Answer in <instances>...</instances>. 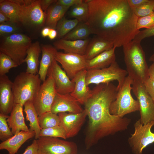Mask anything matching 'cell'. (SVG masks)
<instances>
[{"mask_svg":"<svg viewBox=\"0 0 154 154\" xmlns=\"http://www.w3.org/2000/svg\"><path fill=\"white\" fill-rule=\"evenodd\" d=\"M58 114L60 120L59 125L64 129L66 138L73 137L78 134L87 116L84 109L79 113L60 112Z\"/></svg>","mask_w":154,"mask_h":154,"instance_id":"cell-14","label":"cell"},{"mask_svg":"<svg viewBox=\"0 0 154 154\" xmlns=\"http://www.w3.org/2000/svg\"><path fill=\"white\" fill-rule=\"evenodd\" d=\"M41 81L38 74L21 72L13 82L12 91L15 104L24 106L29 100L33 101L41 85Z\"/></svg>","mask_w":154,"mask_h":154,"instance_id":"cell-4","label":"cell"},{"mask_svg":"<svg viewBox=\"0 0 154 154\" xmlns=\"http://www.w3.org/2000/svg\"><path fill=\"white\" fill-rule=\"evenodd\" d=\"M79 23L76 19H68L64 17L58 22L56 29L57 37L62 38L71 31Z\"/></svg>","mask_w":154,"mask_h":154,"instance_id":"cell-30","label":"cell"},{"mask_svg":"<svg viewBox=\"0 0 154 154\" xmlns=\"http://www.w3.org/2000/svg\"><path fill=\"white\" fill-rule=\"evenodd\" d=\"M12 84L6 74L0 76V112L7 115L11 113L15 104Z\"/></svg>","mask_w":154,"mask_h":154,"instance_id":"cell-17","label":"cell"},{"mask_svg":"<svg viewBox=\"0 0 154 154\" xmlns=\"http://www.w3.org/2000/svg\"><path fill=\"white\" fill-rule=\"evenodd\" d=\"M92 34L90 30L85 23H79L69 33L62 38L69 40H77L88 39Z\"/></svg>","mask_w":154,"mask_h":154,"instance_id":"cell-28","label":"cell"},{"mask_svg":"<svg viewBox=\"0 0 154 154\" xmlns=\"http://www.w3.org/2000/svg\"><path fill=\"white\" fill-rule=\"evenodd\" d=\"M154 0L149 1L136 7L131 8L135 15L138 18L148 15L154 12Z\"/></svg>","mask_w":154,"mask_h":154,"instance_id":"cell-35","label":"cell"},{"mask_svg":"<svg viewBox=\"0 0 154 154\" xmlns=\"http://www.w3.org/2000/svg\"><path fill=\"white\" fill-rule=\"evenodd\" d=\"M16 24L11 22L0 24V36L4 37L17 33L19 28Z\"/></svg>","mask_w":154,"mask_h":154,"instance_id":"cell-37","label":"cell"},{"mask_svg":"<svg viewBox=\"0 0 154 154\" xmlns=\"http://www.w3.org/2000/svg\"><path fill=\"white\" fill-rule=\"evenodd\" d=\"M90 41L88 38L77 40L61 38L54 42L53 45L56 49L63 50L65 53L84 55Z\"/></svg>","mask_w":154,"mask_h":154,"instance_id":"cell-20","label":"cell"},{"mask_svg":"<svg viewBox=\"0 0 154 154\" xmlns=\"http://www.w3.org/2000/svg\"><path fill=\"white\" fill-rule=\"evenodd\" d=\"M42 55L40 62L38 74L43 82L46 79L48 70L58 52L54 46L45 45L41 47Z\"/></svg>","mask_w":154,"mask_h":154,"instance_id":"cell-23","label":"cell"},{"mask_svg":"<svg viewBox=\"0 0 154 154\" xmlns=\"http://www.w3.org/2000/svg\"><path fill=\"white\" fill-rule=\"evenodd\" d=\"M24 111L26 116V119L29 121V130L35 133V138L37 139L42 129L39 124L38 115L35 109L32 101L29 100L24 104Z\"/></svg>","mask_w":154,"mask_h":154,"instance_id":"cell-27","label":"cell"},{"mask_svg":"<svg viewBox=\"0 0 154 154\" xmlns=\"http://www.w3.org/2000/svg\"><path fill=\"white\" fill-rule=\"evenodd\" d=\"M22 105L15 104L7 119L9 127L14 135L21 131H29V129L25 124L23 112Z\"/></svg>","mask_w":154,"mask_h":154,"instance_id":"cell-21","label":"cell"},{"mask_svg":"<svg viewBox=\"0 0 154 154\" xmlns=\"http://www.w3.org/2000/svg\"><path fill=\"white\" fill-rule=\"evenodd\" d=\"M113 47L110 42L96 36L90 41L84 55L87 60L91 59Z\"/></svg>","mask_w":154,"mask_h":154,"instance_id":"cell-25","label":"cell"},{"mask_svg":"<svg viewBox=\"0 0 154 154\" xmlns=\"http://www.w3.org/2000/svg\"><path fill=\"white\" fill-rule=\"evenodd\" d=\"M150 0H127L131 8L136 7L143 5L149 1Z\"/></svg>","mask_w":154,"mask_h":154,"instance_id":"cell-42","label":"cell"},{"mask_svg":"<svg viewBox=\"0 0 154 154\" xmlns=\"http://www.w3.org/2000/svg\"><path fill=\"white\" fill-rule=\"evenodd\" d=\"M133 82V80L127 76L117 89L116 98L110 106L111 114L122 118L126 114L139 111L138 102L134 99L131 94Z\"/></svg>","mask_w":154,"mask_h":154,"instance_id":"cell-5","label":"cell"},{"mask_svg":"<svg viewBox=\"0 0 154 154\" xmlns=\"http://www.w3.org/2000/svg\"><path fill=\"white\" fill-rule=\"evenodd\" d=\"M127 74L126 70L120 68L115 61L107 68L87 70L86 82L88 86L91 84L97 85L117 80V89L122 85Z\"/></svg>","mask_w":154,"mask_h":154,"instance_id":"cell-7","label":"cell"},{"mask_svg":"<svg viewBox=\"0 0 154 154\" xmlns=\"http://www.w3.org/2000/svg\"><path fill=\"white\" fill-rule=\"evenodd\" d=\"M35 136L34 131H21L0 144V149L6 150L8 154H15L21 146L28 139Z\"/></svg>","mask_w":154,"mask_h":154,"instance_id":"cell-19","label":"cell"},{"mask_svg":"<svg viewBox=\"0 0 154 154\" xmlns=\"http://www.w3.org/2000/svg\"><path fill=\"white\" fill-rule=\"evenodd\" d=\"M45 136L60 137L64 139L67 138L64 129L60 125L42 129L40 134L39 137Z\"/></svg>","mask_w":154,"mask_h":154,"instance_id":"cell-33","label":"cell"},{"mask_svg":"<svg viewBox=\"0 0 154 154\" xmlns=\"http://www.w3.org/2000/svg\"></svg>","mask_w":154,"mask_h":154,"instance_id":"cell-50","label":"cell"},{"mask_svg":"<svg viewBox=\"0 0 154 154\" xmlns=\"http://www.w3.org/2000/svg\"><path fill=\"white\" fill-rule=\"evenodd\" d=\"M87 71L86 70L81 71L71 80L74 83L75 86L70 94L81 104H84L92 94V90L87 85L86 82Z\"/></svg>","mask_w":154,"mask_h":154,"instance_id":"cell-18","label":"cell"},{"mask_svg":"<svg viewBox=\"0 0 154 154\" xmlns=\"http://www.w3.org/2000/svg\"><path fill=\"white\" fill-rule=\"evenodd\" d=\"M55 59L71 80L79 72L86 70L87 60L84 55L57 52Z\"/></svg>","mask_w":154,"mask_h":154,"instance_id":"cell-12","label":"cell"},{"mask_svg":"<svg viewBox=\"0 0 154 154\" xmlns=\"http://www.w3.org/2000/svg\"><path fill=\"white\" fill-rule=\"evenodd\" d=\"M22 154H38V147L36 139L34 140L32 144L27 148Z\"/></svg>","mask_w":154,"mask_h":154,"instance_id":"cell-41","label":"cell"},{"mask_svg":"<svg viewBox=\"0 0 154 154\" xmlns=\"http://www.w3.org/2000/svg\"><path fill=\"white\" fill-rule=\"evenodd\" d=\"M154 121L143 124L140 119L134 124L135 131L128 138V141L134 154H142L143 150L154 142V133L151 131Z\"/></svg>","mask_w":154,"mask_h":154,"instance_id":"cell-11","label":"cell"},{"mask_svg":"<svg viewBox=\"0 0 154 154\" xmlns=\"http://www.w3.org/2000/svg\"><path fill=\"white\" fill-rule=\"evenodd\" d=\"M149 60L150 61L154 62V52L149 58Z\"/></svg>","mask_w":154,"mask_h":154,"instance_id":"cell-48","label":"cell"},{"mask_svg":"<svg viewBox=\"0 0 154 154\" xmlns=\"http://www.w3.org/2000/svg\"><path fill=\"white\" fill-rule=\"evenodd\" d=\"M149 78L154 80V62L149 67Z\"/></svg>","mask_w":154,"mask_h":154,"instance_id":"cell-46","label":"cell"},{"mask_svg":"<svg viewBox=\"0 0 154 154\" xmlns=\"http://www.w3.org/2000/svg\"><path fill=\"white\" fill-rule=\"evenodd\" d=\"M50 29V28L47 27L44 28L42 29L41 32V34L42 36L43 37H45L47 36H48Z\"/></svg>","mask_w":154,"mask_h":154,"instance_id":"cell-47","label":"cell"},{"mask_svg":"<svg viewBox=\"0 0 154 154\" xmlns=\"http://www.w3.org/2000/svg\"><path fill=\"white\" fill-rule=\"evenodd\" d=\"M0 11L12 23L26 25L27 22L26 0H1Z\"/></svg>","mask_w":154,"mask_h":154,"instance_id":"cell-13","label":"cell"},{"mask_svg":"<svg viewBox=\"0 0 154 154\" xmlns=\"http://www.w3.org/2000/svg\"><path fill=\"white\" fill-rule=\"evenodd\" d=\"M38 118L39 125L42 129L60 125L58 116L51 112H47L39 115Z\"/></svg>","mask_w":154,"mask_h":154,"instance_id":"cell-31","label":"cell"},{"mask_svg":"<svg viewBox=\"0 0 154 154\" xmlns=\"http://www.w3.org/2000/svg\"><path fill=\"white\" fill-rule=\"evenodd\" d=\"M117 86L111 82L96 85L85 103L84 110L89 121L85 139L88 149L101 139L126 129L131 119L111 114L110 106L116 99Z\"/></svg>","mask_w":154,"mask_h":154,"instance_id":"cell-2","label":"cell"},{"mask_svg":"<svg viewBox=\"0 0 154 154\" xmlns=\"http://www.w3.org/2000/svg\"><path fill=\"white\" fill-rule=\"evenodd\" d=\"M136 27L139 30L142 28L151 29L154 27V11L152 13L145 16L138 18Z\"/></svg>","mask_w":154,"mask_h":154,"instance_id":"cell-36","label":"cell"},{"mask_svg":"<svg viewBox=\"0 0 154 154\" xmlns=\"http://www.w3.org/2000/svg\"><path fill=\"white\" fill-rule=\"evenodd\" d=\"M41 84L36 96L32 101L39 116L44 113L51 112V107L57 92L54 82L51 74Z\"/></svg>","mask_w":154,"mask_h":154,"instance_id":"cell-10","label":"cell"},{"mask_svg":"<svg viewBox=\"0 0 154 154\" xmlns=\"http://www.w3.org/2000/svg\"><path fill=\"white\" fill-rule=\"evenodd\" d=\"M41 52V48L38 42L32 43L27 51V55L24 60V62H26L27 65V72L35 74H38L39 57Z\"/></svg>","mask_w":154,"mask_h":154,"instance_id":"cell-24","label":"cell"},{"mask_svg":"<svg viewBox=\"0 0 154 154\" xmlns=\"http://www.w3.org/2000/svg\"><path fill=\"white\" fill-rule=\"evenodd\" d=\"M80 104L70 93L61 94L57 92L51 107L50 111L56 114L66 112L79 113L84 110Z\"/></svg>","mask_w":154,"mask_h":154,"instance_id":"cell-16","label":"cell"},{"mask_svg":"<svg viewBox=\"0 0 154 154\" xmlns=\"http://www.w3.org/2000/svg\"><path fill=\"white\" fill-rule=\"evenodd\" d=\"M18 66L9 56L0 52V76L6 74L11 68Z\"/></svg>","mask_w":154,"mask_h":154,"instance_id":"cell-32","label":"cell"},{"mask_svg":"<svg viewBox=\"0 0 154 154\" xmlns=\"http://www.w3.org/2000/svg\"><path fill=\"white\" fill-rule=\"evenodd\" d=\"M83 0H58L55 3L57 5L70 8L76 5L82 3Z\"/></svg>","mask_w":154,"mask_h":154,"instance_id":"cell-39","label":"cell"},{"mask_svg":"<svg viewBox=\"0 0 154 154\" xmlns=\"http://www.w3.org/2000/svg\"><path fill=\"white\" fill-rule=\"evenodd\" d=\"M71 17L77 20L79 23H86L89 15V7L88 3L84 1L72 7L69 12Z\"/></svg>","mask_w":154,"mask_h":154,"instance_id":"cell-29","label":"cell"},{"mask_svg":"<svg viewBox=\"0 0 154 154\" xmlns=\"http://www.w3.org/2000/svg\"><path fill=\"white\" fill-rule=\"evenodd\" d=\"M116 48L114 47L91 59L87 60L86 70L101 69L109 67L116 61Z\"/></svg>","mask_w":154,"mask_h":154,"instance_id":"cell-22","label":"cell"},{"mask_svg":"<svg viewBox=\"0 0 154 154\" xmlns=\"http://www.w3.org/2000/svg\"><path fill=\"white\" fill-rule=\"evenodd\" d=\"M52 76L57 92L61 94L71 93L73 91L75 84L69 78L54 59L50 67L47 74Z\"/></svg>","mask_w":154,"mask_h":154,"instance_id":"cell-15","label":"cell"},{"mask_svg":"<svg viewBox=\"0 0 154 154\" xmlns=\"http://www.w3.org/2000/svg\"><path fill=\"white\" fill-rule=\"evenodd\" d=\"M8 22H11L8 17L4 13L0 11V24Z\"/></svg>","mask_w":154,"mask_h":154,"instance_id":"cell-44","label":"cell"},{"mask_svg":"<svg viewBox=\"0 0 154 154\" xmlns=\"http://www.w3.org/2000/svg\"><path fill=\"white\" fill-rule=\"evenodd\" d=\"M154 36V27L139 31L133 40L140 42L143 39Z\"/></svg>","mask_w":154,"mask_h":154,"instance_id":"cell-38","label":"cell"},{"mask_svg":"<svg viewBox=\"0 0 154 154\" xmlns=\"http://www.w3.org/2000/svg\"><path fill=\"white\" fill-rule=\"evenodd\" d=\"M57 33L56 29H50L48 37L50 40H53L57 37Z\"/></svg>","mask_w":154,"mask_h":154,"instance_id":"cell-45","label":"cell"},{"mask_svg":"<svg viewBox=\"0 0 154 154\" xmlns=\"http://www.w3.org/2000/svg\"><path fill=\"white\" fill-rule=\"evenodd\" d=\"M140 43L133 40L122 46L128 76L144 83L149 78V67Z\"/></svg>","mask_w":154,"mask_h":154,"instance_id":"cell-3","label":"cell"},{"mask_svg":"<svg viewBox=\"0 0 154 154\" xmlns=\"http://www.w3.org/2000/svg\"><path fill=\"white\" fill-rule=\"evenodd\" d=\"M9 116L0 113V139L4 141L14 135L7 121Z\"/></svg>","mask_w":154,"mask_h":154,"instance_id":"cell-34","label":"cell"},{"mask_svg":"<svg viewBox=\"0 0 154 154\" xmlns=\"http://www.w3.org/2000/svg\"><path fill=\"white\" fill-rule=\"evenodd\" d=\"M144 84L147 91L154 100V80L149 78Z\"/></svg>","mask_w":154,"mask_h":154,"instance_id":"cell-40","label":"cell"},{"mask_svg":"<svg viewBox=\"0 0 154 154\" xmlns=\"http://www.w3.org/2000/svg\"><path fill=\"white\" fill-rule=\"evenodd\" d=\"M153 11H154V9H153Z\"/></svg>","mask_w":154,"mask_h":154,"instance_id":"cell-49","label":"cell"},{"mask_svg":"<svg viewBox=\"0 0 154 154\" xmlns=\"http://www.w3.org/2000/svg\"><path fill=\"white\" fill-rule=\"evenodd\" d=\"M132 86L139 103L141 123L144 125L154 121V100L147 91L144 83L133 80Z\"/></svg>","mask_w":154,"mask_h":154,"instance_id":"cell-9","label":"cell"},{"mask_svg":"<svg viewBox=\"0 0 154 154\" xmlns=\"http://www.w3.org/2000/svg\"><path fill=\"white\" fill-rule=\"evenodd\" d=\"M38 154H77V146L74 142L57 137H41L37 139Z\"/></svg>","mask_w":154,"mask_h":154,"instance_id":"cell-8","label":"cell"},{"mask_svg":"<svg viewBox=\"0 0 154 154\" xmlns=\"http://www.w3.org/2000/svg\"><path fill=\"white\" fill-rule=\"evenodd\" d=\"M89 15L86 23L92 34L112 43L116 48L133 40L139 31L138 17L127 0H86Z\"/></svg>","mask_w":154,"mask_h":154,"instance_id":"cell-1","label":"cell"},{"mask_svg":"<svg viewBox=\"0 0 154 154\" xmlns=\"http://www.w3.org/2000/svg\"><path fill=\"white\" fill-rule=\"evenodd\" d=\"M70 8L54 3L51 5L46 12L45 24L47 27L56 29L58 21L62 19Z\"/></svg>","mask_w":154,"mask_h":154,"instance_id":"cell-26","label":"cell"},{"mask_svg":"<svg viewBox=\"0 0 154 154\" xmlns=\"http://www.w3.org/2000/svg\"><path fill=\"white\" fill-rule=\"evenodd\" d=\"M56 0H40V5L42 10L46 12L48 9L53 3H55Z\"/></svg>","mask_w":154,"mask_h":154,"instance_id":"cell-43","label":"cell"},{"mask_svg":"<svg viewBox=\"0 0 154 154\" xmlns=\"http://www.w3.org/2000/svg\"><path fill=\"white\" fill-rule=\"evenodd\" d=\"M32 44L31 38L27 36L13 33L3 37L1 42L0 52L9 56L19 66L24 63L27 51Z\"/></svg>","mask_w":154,"mask_h":154,"instance_id":"cell-6","label":"cell"}]
</instances>
